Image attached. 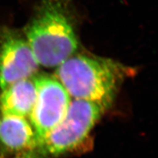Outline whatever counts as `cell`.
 <instances>
[{
	"label": "cell",
	"instance_id": "obj_7",
	"mask_svg": "<svg viewBox=\"0 0 158 158\" xmlns=\"http://www.w3.org/2000/svg\"><path fill=\"white\" fill-rule=\"evenodd\" d=\"M33 79H24L10 85L0 94V114L26 118L30 115L36 100Z\"/></svg>",
	"mask_w": 158,
	"mask_h": 158
},
{
	"label": "cell",
	"instance_id": "obj_6",
	"mask_svg": "<svg viewBox=\"0 0 158 158\" xmlns=\"http://www.w3.org/2000/svg\"><path fill=\"white\" fill-rule=\"evenodd\" d=\"M35 141V130L26 118L0 114V158H15Z\"/></svg>",
	"mask_w": 158,
	"mask_h": 158
},
{
	"label": "cell",
	"instance_id": "obj_5",
	"mask_svg": "<svg viewBox=\"0 0 158 158\" xmlns=\"http://www.w3.org/2000/svg\"><path fill=\"white\" fill-rule=\"evenodd\" d=\"M39 64L30 45L14 29H0V90L36 73Z\"/></svg>",
	"mask_w": 158,
	"mask_h": 158
},
{
	"label": "cell",
	"instance_id": "obj_2",
	"mask_svg": "<svg viewBox=\"0 0 158 158\" xmlns=\"http://www.w3.org/2000/svg\"><path fill=\"white\" fill-rule=\"evenodd\" d=\"M24 33L39 65L45 68L58 67L78 48L68 0H41Z\"/></svg>",
	"mask_w": 158,
	"mask_h": 158
},
{
	"label": "cell",
	"instance_id": "obj_4",
	"mask_svg": "<svg viewBox=\"0 0 158 158\" xmlns=\"http://www.w3.org/2000/svg\"><path fill=\"white\" fill-rule=\"evenodd\" d=\"M33 81L37 94L29 118L36 140H38L62 122L71 100L68 92L55 76L40 74Z\"/></svg>",
	"mask_w": 158,
	"mask_h": 158
},
{
	"label": "cell",
	"instance_id": "obj_3",
	"mask_svg": "<svg viewBox=\"0 0 158 158\" xmlns=\"http://www.w3.org/2000/svg\"><path fill=\"white\" fill-rule=\"evenodd\" d=\"M105 110L94 102L74 99L62 122L15 158H55L73 151L86 141Z\"/></svg>",
	"mask_w": 158,
	"mask_h": 158
},
{
	"label": "cell",
	"instance_id": "obj_1",
	"mask_svg": "<svg viewBox=\"0 0 158 158\" xmlns=\"http://www.w3.org/2000/svg\"><path fill=\"white\" fill-rule=\"evenodd\" d=\"M134 73V69L112 59L77 54L56 67L55 77L70 97L106 109L122 83Z\"/></svg>",
	"mask_w": 158,
	"mask_h": 158
}]
</instances>
